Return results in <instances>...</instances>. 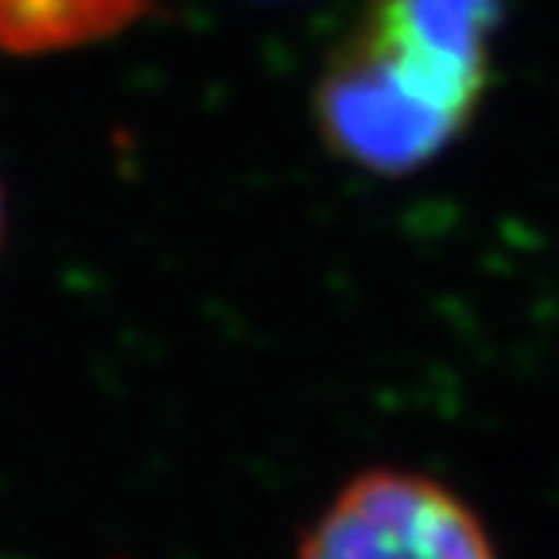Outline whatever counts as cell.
Listing matches in <instances>:
<instances>
[{
  "label": "cell",
  "mask_w": 559,
  "mask_h": 559,
  "mask_svg": "<svg viewBox=\"0 0 559 559\" xmlns=\"http://www.w3.org/2000/svg\"><path fill=\"white\" fill-rule=\"evenodd\" d=\"M501 0H366L311 90L326 152L412 175L471 129L493 74Z\"/></svg>",
  "instance_id": "cell-1"
},
{
  "label": "cell",
  "mask_w": 559,
  "mask_h": 559,
  "mask_svg": "<svg viewBox=\"0 0 559 559\" xmlns=\"http://www.w3.org/2000/svg\"><path fill=\"white\" fill-rule=\"evenodd\" d=\"M296 559H498L481 516L451 486L373 466L314 516Z\"/></svg>",
  "instance_id": "cell-2"
},
{
  "label": "cell",
  "mask_w": 559,
  "mask_h": 559,
  "mask_svg": "<svg viewBox=\"0 0 559 559\" xmlns=\"http://www.w3.org/2000/svg\"><path fill=\"white\" fill-rule=\"evenodd\" d=\"M156 0H0V51L20 59L62 55L129 32Z\"/></svg>",
  "instance_id": "cell-3"
}]
</instances>
